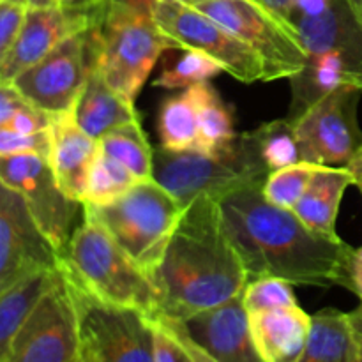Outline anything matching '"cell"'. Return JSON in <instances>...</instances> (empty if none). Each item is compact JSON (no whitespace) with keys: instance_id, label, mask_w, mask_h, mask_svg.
I'll use <instances>...</instances> for the list:
<instances>
[{"instance_id":"obj_46","label":"cell","mask_w":362,"mask_h":362,"mask_svg":"<svg viewBox=\"0 0 362 362\" xmlns=\"http://www.w3.org/2000/svg\"><path fill=\"white\" fill-rule=\"evenodd\" d=\"M356 186L359 187V191H361V194H362V177H357V179H356Z\"/></svg>"},{"instance_id":"obj_21","label":"cell","mask_w":362,"mask_h":362,"mask_svg":"<svg viewBox=\"0 0 362 362\" xmlns=\"http://www.w3.org/2000/svg\"><path fill=\"white\" fill-rule=\"evenodd\" d=\"M288 80L292 87V103L286 119L292 124H296L311 106L336 88L345 85L359 87L350 64L341 55L332 52L308 53L303 69Z\"/></svg>"},{"instance_id":"obj_41","label":"cell","mask_w":362,"mask_h":362,"mask_svg":"<svg viewBox=\"0 0 362 362\" xmlns=\"http://www.w3.org/2000/svg\"><path fill=\"white\" fill-rule=\"evenodd\" d=\"M260 2L264 4L265 7H269V9H271L276 16H279L283 21H285L286 9H288V6L292 4V0H260Z\"/></svg>"},{"instance_id":"obj_25","label":"cell","mask_w":362,"mask_h":362,"mask_svg":"<svg viewBox=\"0 0 362 362\" xmlns=\"http://www.w3.org/2000/svg\"><path fill=\"white\" fill-rule=\"evenodd\" d=\"M310 339L297 362H354V338L349 313L322 310L311 317Z\"/></svg>"},{"instance_id":"obj_4","label":"cell","mask_w":362,"mask_h":362,"mask_svg":"<svg viewBox=\"0 0 362 362\" xmlns=\"http://www.w3.org/2000/svg\"><path fill=\"white\" fill-rule=\"evenodd\" d=\"M88 48L94 66L117 92L136 101L159 57L182 49L166 35L148 11L105 2L88 28Z\"/></svg>"},{"instance_id":"obj_17","label":"cell","mask_w":362,"mask_h":362,"mask_svg":"<svg viewBox=\"0 0 362 362\" xmlns=\"http://www.w3.org/2000/svg\"><path fill=\"white\" fill-rule=\"evenodd\" d=\"M101 7L88 13L69 11L60 6L30 7L20 37L9 53L0 59V83H13L23 71L45 59L60 42L90 28Z\"/></svg>"},{"instance_id":"obj_35","label":"cell","mask_w":362,"mask_h":362,"mask_svg":"<svg viewBox=\"0 0 362 362\" xmlns=\"http://www.w3.org/2000/svg\"><path fill=\"white\" fill-rule=\"evenodd\" d=\"M32 154L49 159L52 154V133L49 129L37 133H16L0 129V156Z\"/></svg>"},{"instance_id":"obj_47","label":"cell","mask_w":362,"mask_h":362,"mask_svg":"<svg viewBox=\"0 0 362 362\" xmlns=\"http://www.w3.org/2000/svg\"><path fill=\"white\" fill-rule=\"evenodd\" d=\"M71 362H83V361H81V359H80V356H78L76 359H74V361H71Z\"/></svg>"},{"instance_id":"obj_19","label":"cell","mask_w":362,"mask_h":362,"mask_svg":"<svg viewBox=\"0 0 362 362\" xmlns=\"http://www.w3.org/2000/svg\"><path fill=\"white\" fill-rule=\"evenodd\" d=\"M311 324V317L299 304L250 315L251 338L264 362L299 361L310 339Z\"/></svg>"},{"instance_id":"obj_29","label":"cell","mask_w":362,"mask_h":362,"mask_svg":"<svg viewBox=\"0 0 362 362\" xmlns=\"http://www.w3.org/2000/svg\"><path fill=\"white\" fill-rule=\"evenodd\" d=\"M251 134L260 152L262 161L271 173L300 163L296 126L286 117L262 124L257 129L251 131Z\"/></svg>"},{"instance_id":"obj_45","label":"cell","mask_w":362,"mask_h":362,"mask_svg":"<svg viewBox=\"0 0 362 362\" xmlns=\"http://www.w3.org/2000/svg\"><path fill=\"white\" fill-rule=\"evenodd\" d=\"M4 2L20 4V6H28V7H30V0H4Z\"/></svg>"},{"instance_id":"obj_27","label":"cell","mask_w":362,"mask_h":362,"mask_svg":"<svg viewBox=\"0 0 362 362\" xmlns=\"http://www.w3.org/2000/svg\"><path fill=\"white\" fill-rule=\"evenodd\" d=\"M99 148L126 166L138 182L154 179V151L141 129V120L110 131L99 140Z\"/></svg>"},{"instance_id":"obj_42","label":"cell","mask_w":362,"mask_h":362,"mask_svg":"<svg viewBox=\"0 0 362 362\" xmlns=\"http://www.w3.org/2000/svg\"><path fill=\"white\" fill-rule=\"evenodd\" d=\"M346 168L354 173V177H356V179L357 177H362V145H361L359 151L356 152V156L350 159V163L346 165Z\"/></svg>"},{"instance_id":"obj_40","label":"cell","mask_w":362,"mask_h":362,"mask_svg":"<svg viewBox=\"0 0 362 362\" xmlns=\"http://www.w3.org/2000/svg\"><path fill=\"white\" fill-rule=\"evenodd\" d=\"M106 0H57V6L69 11H95L105 4Z\"/></svg>"},{"instance_id":"obj_24","label":"cell","mask_w":362,"mask_h":362,"mask_svg":"<svg viewBox=\"0 0 362 362\" xmlns=\"http://www.w3.org/2000/svg\"><path fill=\"white\" fill-rule=\"evenodd\" d=\"M158 133L161 147L172 152H200V119L193 88L170 95L159 106Z\"/></svg>"},{"instance_id":"obj_38","label":"cell","mask_w":362,"mask_h":362,"mask_svg":"<svg viewBox=\"0 0 362 362\" xmlns=\"http://www.w3.org/2000/svg\"><path fill=\"white\" fill-rule=\"evenodd\" d=\"M349 272H350L349 290H352L362 303V246L357 247V250H354Z\"/></svg>"},{"instance_id":"obj_34","label":"cell","mask_w":362,"mask_h":362,"mask_svg":"<svg viewBox=\"0 0 362 362\" xmlns=\"http://www.w3.org/2000/svg\"><path fill=\"white\" fill-rule=\"evenodd\" d=\"M152 361L154 362H197L193 350L179 331L161 315L151 318Z\"/></svg>"},{"instance_id":"obj_36","label":"cell","mask_w":362,"mask_h":362,"mask_svg":"<svg viewBox=\"0 0 362 362\" xmlns=\"http://www.w3.org/2000/svg\"><path fill=\"white\" fill-rule=\"evenodd\" d=\"M28 9V6L0 0V59L9 53L16 39L20 37Z\"/></svg>"},{"instance_id":"obj_15","label":"cell","mask_w":362,"mask_h":362,"mask_svg":"<svg viewBox=\"0 0 362 362\" xmlns=\"http://www.w3.org/2000/svg\"><path fill=\"white\" fill-rule=\"evenodd\" d=\"M60 253L49 243L18 191L0 187V292L27 276L57 271Z\"/></svg>"},{"instance_id":"obj_10","label":"cell","mask_w":362,"mask_h":362,"mask_svg":"<svg viewBox=\"0 0 362 362\" xmlns=\"http://www.w3.org/2000/svg\"><path fill=\"white\" fill-rule=\"evenodd\" d=\"M362 88L345 85L311 106L293 126L300 161L320 166H346L362 145L357 120Z\"/></svg>"},{"instance_id":"obj_33","label":"cell","mask_w":362,"mask_h":362,"mask_svg":"<svg viewBox=\"0 0 362 362\" xmlns=\"http://www.w3.org/2000/svg\"><path fill=\"white\" fill-rule=\"evenodd\" d=\"M243 300L250 315L297 306L290 283L279 278H260L250 281L243 293Z\"/></svg>"},{"instance_id":"obj_2","label":"cell","mask_w":362,"mask_h":362,"mask_svg":"<svg viewBox=\"0 0 362 362\" xmlns=\"http://www.w3.org/2000/svg\"><path fill=\"white\" fill-rule=\"evenodd\" d=\"M151 278L159 296L158 315L172 320L244 293L250 278L218 200L200 197L187 205Z\"/></svg>"},{"instance_id":"obj_13","label":"cell","mask_w":362,"mask_h":362,"mask_svg":"<svg viewBox=\"0 0 362 362\" xmlns=\"http://www.w3.org/2000/svg\"><path fill=\"white\" fill-rule=\"evenodd\" d=\"M285 23L306 55L320 52L341 55L362 88V23L350 0H292Z\"/></svg>"},{"instance_id":"obj_1","label":"cell","mask_w":362,"mask_h":362,"mask_svg":"<svg viewBox=\"0 0 362 362\" xmlns=\"http://www.w3.org/2000/svg\"><path fill=\"white\" fill-rule=\"evenodd\" d=\"M262 187H246L219 202L250 281L279 278L290 285L349 288L354 247L308 228L296 212L271 204Z\"/></svg>"},{"instance_id":"obj_3","label":"cell","mask_w":362,"mask_h":362,"mask_svg":"<svg viewBox=\"0 0 362 362\" xmlns=\"http://www.w3.org/2000/svg\"><path fill=\"white\" fill-rule=\"evenodd\" d=\"M80 226L60 253V272L69 283L113 306L141 311L148 318L159 313V296L151 274L141 269L105 226L83 211Z\"/></svg>"},{"instance_id":"obj_28","label":"cell","mask_w":362,"mask_h":362,"mask_svg":"<svg viewBox=\"0 0 362 362\" xmlns=\"http://www.w3.org/2000/svg\"><path fill=\"white\" fill-rule=\"evenodd\" d=\"M136 182V177L126 166L99 148L88 172L81 204L108 205L126 194Z\"/></svg>"},{"instance_id":"obj_44","label":"cell","mask_w":362,"mask_h":362,"mask_svg":"<svg viewBox=\"0 0 362 362\" xmlns=\"http://www.w3.org/2000/svg\"><path fill=\"white\" fill-rule=\"evenodd\" d=\"M350 4H352V7H354V11H356L357 18H359L361 23H362V0H350Z\"/></svg>"},{"instance_id":"obj_9","label":"cell","mask_w":362,"mask_h":362,"mask_svg":"<svg viewBox=\"0 0 362 362\" xmlns=\"http://www.w3.org/2000/svg\"><path fill=\"white\" fill-rule=\"evenodd\" d=\"M158 27L180 48L198 49L218 60L223 71L243 83L269 81L262 57L243 39L186 2H158L152 7Z\"/></svg>"},{"instance_id":"obj_7","label":"cell","mask_w":362,"mask_h":362,"mask_svg":"<svg viewBox=\"0 0 362 362\" xmlns=\"http://www.w3.org/2000/svg\"><path fill=\"white\" fill-rule=\"evenodd\" d=\"M67 281V279H66ZM78 315V356L83 362H154L151 318L95 299L67 281Z\"/></svg>"},{"instance_id":"obj_14","label":"cell","mask_w":362,"mask_h":362,"mask_svg":"<svg viewBox=\"0 0 362 362\" xmlns=\"http://www.w3.org/2000/svg\"><path fill=\"white\" fill-rule=\"evenodd\" d=\"M88 28L60 42L52 53L28 67L14 87L48 115L71 112L90 71Z\"/></svg>"},{"instance_id":"obj_18","label":"cell","mask_w":362,"mask_h":362,"mask_svg":"<svg viewBox=\"0 0 362 362\" xmlns=\"http://www.w3.org/2000/svg\"><path fill=\"white\" fill-rule=\"evenodd\" d=\"M52 154L49 165L64 193L73 200H83L88 172L99 152V141L85 133L71 112L52 115Z\"/></svg>"},{"instance_id":"obj_6","label":"cell","mask_w":362,"mask_h":362,"mask_svg":"<svg viewBox=\"0 0 362 362\" xmlns=\"http://www.w3.org/2000/svg\"><path fill=\"white\" fill-rule=\"evenodd\" d=\"M81 205L151 276L186 211L156 179L136 182L108 205Z\"/></svg>"},{"instance_id":"obj_8","label":"cell","mask_w":362,"mask_h":362,"mask_svg":"<svg viewBox=\"0 0 362 362\" xmlns=\"http://www.w3.org/2000/svg\"><path fill=\"white\" fill-rule=\"evenodd\" d=\"M193 6L251 46L265 62L269 81L288 80L303 69L306 52L296 34L260 0H198Z\"/></svg>"},{"instance_id":"obj_23","label":"cell","mask_w":362,"mask_h":362,"mask_svg":"<svg viewBox=\"0 0 362 362\" xmlns=\"http://www.w3.org/2000/svg\"><path fill=\"white\" fill-rule=\"evenodd\" d=\"M57 276L59 269L35 272L0 292V352L7 349L21 325L45 299Z\"/></svg>"},{"instance_id":"obj_26","label":"cell","mask_w":362,"mask_h":362,"mask_svg":"<svg viewBox=\"0 0 362 362\" xmlns=\"http://www.w3.org/2000/svg\"><path fill=\"white\" fill-rule=\"evenodd\" d=\"M193 94L200 119V152L216 154L237 138L233 127V108L223 101L211 83L194 85Z\"/></svg>"},{"instance_id":"obj_16","label":"cell","mask_w":362,"mask_h":362,"mask_svg":"<svg viewBox=\"0 0 362 362\" xmlns=\"http://www.w3.org/2000/svg\"><path fill=\"white\" fill-rule=\"evenodd\" d=\"M166 320L182 334L197 362H264L251 338L243 293L184 320Z\"/></svg>"},{"instance_id":"obj_37","label":"cell","mask_w":362,"mask_h":362,"mask_svg":"<svg viewBox=\"0 0 362 362\" xmlns=\"http://www.w3.org/2000/svg\"><path fill=\"white\" fill-rule=\"evenodd\" d=\"M354 338V362H362V303L357 310L349 313Z\"/></svg>"},{"instance_id":"obj_12","label":"cell","mask_w":362,"mask_h":362,"mask_svg":"<svg viewBox=\"0 0 362 362\" xmlns=\"http://www.w3.org/2000/svg\"><path fill=\"white\" fill-rule=\"evenodd\" d=\"M0 184L18 191L28 211L59 253L73 235V221L81 202L64 193L49 159L32 154L0 156Z\"/></svg>"},{"instance_id":"obj_11","label":"cell","mask_w":362,"mask_h":362,"mask_svg":"<svg viewBox=\"0 0 362 362\" xmlns=\"http://www.w3.org/2000/svg\"><path fill=\"white\" fill-rule=\"evenodd\" d=\"M78 350L76 308L59 269L45 299L0 352V362H71L78 357Z\"/></svg>"},{"instance_id":"obj_39","label":"cell","mask_w":362,"mask_h":362,"mask_svg":"<svg viewBox=\"0 0 362 362\" xmlns=\"http://www.w3.org/2000/svg\"><path fill=\"white\" fill-rule=\"evenodd\" d=\"M106 2L119 4V6L133 7V9L148 11V13H152V7H154L158 2H186L189 4V6H193V4H197L198 0H106Z\"/></svg>"},{"instance_id":"obj_30","label":"cell","mask_w":362,"mask_h":362,"mask_svg":"<svg viewBox=\"0 0 362 362\" xmlns=\"http://www.w3.org/2000/svg\"><path fill=\"white\" fill-rule=\"evenodd\" d=\"M223 73V66L216 59L209 57L207 53L198 52V49L182 48V53L172 62L166 66L165 69L159 73V76L154 80V87L168 88V90H175V88H189L194 85L207 83L212 78Z\"/></svg>"},{"instance_id":"obj_5","label":"cell","mask_w":362,"mask_h":362,"mask_svg":"<svg viewBox=\"0 0 362 362\" xmlns=\"http://www.w3.org/2000/svg\"><path fill=\"white\" fill-rule=\"evenodd\" d=\"M269 175L251 131L237 134L232 145L216 154L154 151V179L184 207L200 197L221 202L240 189L262 186Z\"/></svg>"},{"instance_id":"obj_43","label":"cell","mask_w":362,"mask_h":362,"mask_svg":"<svg viewBox=\"0 0 362 362\" xmlns=\"http://www.w3.org/2000/svg\"><path fill=\"white\" fill-rule=\"evenodd\" d=\"M57 6V0H30V7H52Z\"/></svg>"},{"instance_id":"obj_32","label":"cell","mask_w":362,"mask_h":362,"mask_svg":"<svg viewBox=\"0 0 362 362\" xmlns=\"http://www.w3.org/2000/svg\"><path fill=\"white\" fill-rule=\"evenodd\" d=\"M320 168L322 166L315 165V163L300 161L292 166H286V168L276 170L267 177L264 187H262L264 197L271 204L292 211L297 202L306 193L308 186Z\"/></svg>"},{"instance_id":"obj_22","label":"cell","mask_w":362,"mask_h":362,"mask_svg":"<svg viewBox=\"0 0 362 362\" xmlns=\"http://www.w3.org/2000/svg\"><path fill=\"white\" fill-rule=\"evenodd\" d=\"M352 184L356 177L346 166H322L292 211L308 228L336 239L339 204Z\"/></svg>"},{"instance_id":"obj_20","label":"cell","mask_w":362,"mask_h":362,"mask_svg":"<svg viewBox=\"0 0 362 362\" xmlns=\"http://www.w3.org/2000/svg\"><path fill=\"white\" fill-rule=\"evenodd\" d=\"M73 113L81 129L98 141L117 127L141 120L140 113L134 108V103L117 92L105 80L94 62H90L88 78L74 103Z\"/></svg>"},{"instance_id":"obj_31","label":"cell","mask_w":362,"mask_h":362,"mask_svg":"<svg viewBox=\"0 0 362 362\" xmlns=\"http://www.w3.org/2000/svg\"><path fill=\"white\" fill-rule=\"evenodd\" d=\"M52 126V115L32 105L13 83H0V129L37 133Z\"/></svg>"}]
</instances>
